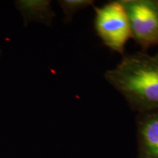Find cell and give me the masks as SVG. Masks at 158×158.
Instances as JSON below:
<instances>
[{"label": "cell", "mask_w": 158, "mask_h": 158, "mask_svg": "<svg viewBox=\"0 0 158 158\" xmlns=\"http://www.w3.org/2000/svg\"><path fill=\"white\" fill-rule=\"evenodd\" d=\"M136 113L158 109V60L144 52L125 55L104 74Z\"/></svg>", "instance_id": "6da1fadb"}, {"label": "cell", "mask_w": 158, "mask_h": 158, "mask_svg": "<svg viewBox=\"0 0 158 158\" xmlns=\"http://www.w3.org/2000/svg\"><path fill=\"white\" fill-rule=\"evenodd\" d=\"M94 29L103 44L123 54L128 40L132 38L127 15L119 0L94 8Z\"/></svg>", "instance_id": "7a4b0ae2"}, {"label": "cell", "mask_w": 158, "mask_h": 158, "mask_svg": "<svg viewBox=\"0 0 158 158\" xmlns=\"http://www.w3.org/2000/svg\"><path fill=\"white\" fill-rule=\"evenodd\" d=\"M129 21L132 38L143 49L158 45V0H119Z\"/></svg>", "instance_id": "3957f363"}, {"label": "cell", "mask_w": 158, "mask_h": 158, "mask_svg": "<svg viewBox=\"0 0 158 158\" xmlns=\"http://www.w3.org/2000/svg\"><path fill=\"white\" fill-rule=\"evenodd\" d=\"M136 128V158H158V109L138 113Z\"/></svg>", "instance_id": "277c9868"}, {"label": "cell", "mask_w": 158, "mask_h": 158, "mask_svg": "<svg viewBox=\"0 0 158 158\" xmlns=\"http://www.w3.org/2000/svg\"><path fill=\"white\" fill-rule=\"evenodd\" d=\"M51 2L49 0H19L15 5L26 25L36 22L51 26L55 16Z\"/></svg>", "instance_id": "5b68a950"}, {"label": "cell", "mask_w": 158, "mask_h": 158, "mask_svg": "<svg viewBox=\"0 0 158 158\" xmlns=\"http://www.w3.org/2000/svg\"><path fill=\"white\" fill-rule=\"evenodd\" d=\"M93 0H60L58 3L62 10L65 22H69L73 19L76 13L81 10L94 5Z\"/></svg>", "instance_id": "8992f818"}, {"label": "cell", "mask_w": 158, "mask_h": 158, "mask_svg": "<svg viewBox=\"0 0 158 158\" xmlns=\"http://www.w3.org/2000/svg\"><path fill=\"white\" fill-rule=\"evenodd\" d=\"M155 56V58L156 59H157V60H158V51H157V54H156L155 55V56Z\"/></svg>", "instance_id": "52a82bcc"}]
</instances>
